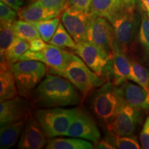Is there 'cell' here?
<instances>
[{
  "label": "cell",
  "instance_id": "obj_1",
  "mask_svg": "<svg viewBox=\"0 0 149 149\" xmlns=\"http://www.w3.org/2000/svg\"><path fill=\"white\" fill-rule=\"evenodd\" d=\"M68 79L62 76L48 74L37 86L31 97L37 109L76 106L81 101V95Z\"/></svg>",
  "mask_w": 149,
  "mask_h": 149
},
{
  "label": "cell",
  "instance_id": "obj_2",
  "mask_svg": "<svg viewBox=\"0 0 149 149\" xmlns=\"http://www.w3.org/2000/svg\"><path fill=\"white\" fill-rule=\"evenodd\" d=\"M124 103L117 87L109 80L91 93L88 101L93 115L107 129Z\"/></svg>",
  "mask_w": 149,
  "mask_h": 149
},
{
  "label": "cell",
  "instance_id": "obj_3",
  "mask_svg": "<svg viewBox=\"0 0 149 149\" xmlns=\"http://www.w3.org/2000/svg\"><path fill=\"white\" fill-rule=\"evenodd\" d=\"M114 32L116 44L128 54L135 43L140 26L139 2L126 4L109 19Z\"/></svg>",
  "mask_w": 149,
  "mask_h": 149
},
{
  "label": "cell",
  "instance_id": "obj_4",
  "mask_svg": "<svg viewBox=\"0 0 149 149\" xmlns=\"http://www.w3.org/2000/svg\"><path fill=\"white\" fill-rule=\"evenodd\" d=\"M81 109L62 107L37 109L35 116L48 138L66 135L70 124Z\"/></svg>",
  "mask_w": 149,
  "mask_h": 149
},
{
  "label": "cell",
  "instance_id": "obj_5",
  "mask_svg": "<svg viewBox=\"0 0 149 149\" xmlns=\"http://www.w3.org/2000/svg\"><path fill=\"white\" fill-rule=\"evenodd\" d=\"M19 95L31 99L37 86L45 77L48 66L36 60H22L10 64Z\"/></svg>",
  "mask_w": 149,
  "mask_h": 149
},
{
  "label": "cell",
  "instance_id": "obj_6",
  "mask_svg": "<svg viewBox=\"0 0 149 149\" xmlns=\"http://www.w3.org/2000/svg\"><path fill=\"white\" fill-rule=\"evenodd\" d=\"M56 74L68 79L79 91L83 98L107 81V79L93 72L75 54L65 70Z\"/></svg>",
  "mask_w": 149,
  "mask_h": 149
},
{
  "label": "cell",
  "instance_id": "obj_7",
  "mask_svg": "<svg viewBox=\"0 0 149 149\" xmlns=\"http://www.w3.org/2000/svg\"><path fill=\"white\" fill-rule=\"evenodd\" d=\"M74 54L64 51L63 48L46 44L42 50L33 51L29 49L19 60H36L44 63L49 68L51 74H57L65 70L72 60Z\"/></svg>",
  "mask_w": 149,
  "mask_h": 149
},
{
  "label": "cell",
  "instance_id": "obj_8",
  "mask_svg": "<svg viewBox=\"0 0 149 149\" xmlns=\"http://www.w3.org/2000/svg\"><path fill=\"white\" fill-rule=\"evenodd\" d=\"M73 51L93 72L110 81L112 59L102 50L90 42H80Z\"/></svg>",
  "mask_w": 149,
  "mask_h": 149
},
{
  "label": "cell",
  "instance_id": "obj_9",
  "mask_svg": "<svg viewBox=\"0 0 149 149\" xmlns=\"http://www.w3.org/2000/svg\"><path fill=\"white\" fill-rule=\"evenodd\" d=\"M90 14L88 42L96 45L112 59L115 42L112 25L107 19Z\"/></svg>",
  "mask_w": 149,
  "mask_h": 149
},
{
  "label": "cell",
  "instance_id": "obj_10",
  "mask_svg": "<svg viewBox=\"0 0 149 149\" xmlns=\"http://www.w3.org/2000/svg\"><path fill=\"white\" fill-rule=\"evenodd\" d=\"M61 21L76 43L88 42L91 14L68 7L62 13Z\"/></svg>",
  "mask_w": 149,
  "mask_h": 149
},
{
  "label": "cell",
  "instance_id": "obj_11",
  "mask_svg": "<svg viewBox=\"0 0 149 149\" xmlns=\"http://www.w3.org/2000/svg\"><path fill=\"white\" fill-rule=\"evenodd\" d=\"M31 114V104L26 98L17 96L0 103V126L27 120Z\"/></svg>",
  "mask_w": 149,
  "mask_h": 149
},
{
  "label": "cell",
  "instance_id": "obj_12",
  "mask_svg": "<svg viewBox=\"0 0 149 149\" xmlns=\"http://www.w3.org/2000/svg\"><path fill=\"white\" fill-rule=\"evenodd\" d=\"M66 136L78 137L95 144L101 139V133L95 120L90 113L81 109L79 114L70 124Z\"/></svg>",
  "mask_w": 149,
  "mask_h": 149
},
{
  "label": "cell",
  "instance_id": "obj_13",
  "mask_svg": "<svg viewBox=\"0 0 149 149\" xmlns=\"http://www.w3.org/2000/svg\"><path fill=\"white\" fill-rule=\"evenodd\" d=\"M141 111L125 102L107 130L119 135H133L140 122Z\"/></svg>",
  "mask_w": 149,
  "mask_h": 149
},
{
  "label": "cell",
  "instance_id": "obj_14",
  "mask_svg": "<svg viewBox=\"0 0 149 149\" xmlns=\"http://www.w3.org/2000/svg\"><path fill=\"white\" fill-rule=\"evenodd\" d=\"M35 115H31L26 122L19 140V149H40L47 144L48 139Z\"/></svg>",
  "mask_w": 149,
  "mask_h": 149
},
{
  "label": "cell",
  "instance_id": "obj_15",
  "mask_svg": "<svg viewBox=\"0 0 149 149\" xmlns=\"http://www.w3.org/2000/svg\"><path fill=\"white\" fill-rule=\"evenodd\" d=\"M141 22L139 32L130 53L137 55V60L149 68V17L139 0Z\"/></svg>",
  "mask_w": 149,
  "mask_h": 149
},
{
  "label": "cell",
  "instance_id": "obj_16",
  "mask_svg": "<svg viewBox=\"0 0 149 149\" xmlns=\"http://www.w3.org/2000/svg\"><path fill=\"white\" fill-rule=\"evenodd\" d=\"M130 57L115 42L114 51L111 59L110 81L115 86L122 85L129 80Z\"/></svg>",
  "mask_w": 149,
  "mask_h": 149
},
{
  "label": "cell",
  "instance_id": "obj_17",
  "mask_svg": "<svg viewBox=\"0 0 149 149\" xmlns=\"http://www.w3.org/2000/svg\"><path fill=\"white\" fill-rule=\"evenodd\" d=\"M117 87L126 104L140 111H149V92L144 88L128 80Z\"/></svg>",
  "mask_w": 149,
  "mask_h": 149
},
{
  "label": "cell",
  "instance_id": "obj_18",
  "mask_svg": "<svg viewBox=\"0 0 149 149\" xmlns=\"http://www.w3.org/2000/svg\"><path fill=\"white\" fill-rule=\"evenodd\" d=\"M15 79L8 61L0 62V102L18 96Z\"/></svg>",
  "mask_w": 149,
  "mask_h": 149
},
{
  "label": "cell",
  "instance_id": "obj_19",
  "mask_svg": "<svg viewBox=\"0 0 149 149\" xmlns=\"http://www.w3.org/2000/svg\"><path fill=\"white\" fill-rule=\"evenodd\" d=\"M59 15L60 13L56 11L49 10L37 4L35 1L23 7L18 12V16L21 19L30 22L49 19L59 17Z\"/></svg>",
  "mask_w": 149,
  "mask_h": 149
},
{
  "label": "cell",
  "instance_id": "obj_20",
  "mask_svg": "<svg viewBox=\"0 0 149 149\" xmlns=\"http://www.w3.org/2000/svg\"><path fill=\"white\" fill-rule=\"evenodd\" d=\"M126 4L128 3L125 2L124 0H92L90 13L109 20L117 10Z\"/></svg>",
  "mask_w": 149,
  "mask_h": 149
},
{
  "label": "cell",
  "instance_id": "obj_21",
  "mask_svg": "<svg viewBox=\"0 0 149 149\" xmlns=\"http://www.w3.org/2000/svg\"><path fill=\"white\" fill-rule=\"evenodd\" d=\"M26 120H22L1 127L0 148L8 149L13 147L21 135Z\"/></svg>",
  "mask_w": 149,
  "mask_h": 149
},
{
  "label": "cell",
  "instance_id": "obj_22",
  "mask_svg": "<svg viewBox=\"0 0 149 149\" xmlns=\"http://www.w3.org/2000/svg\"><path fill=\"white\" fill-rule=\"evenodd\" d=\"M46 149H91L94 144L88 140L72 137V138H50L46 145Z\"/></svg>",
  "mask_w": 149,
  "mask_h": 149
},
{
  "label": "cell",
  "instance_id": "obj_23",
  "mask_svg": "<svg viewBox=\"0 0 149 149\" xmlns=\"http://www.w3.org/2000/svg\"><path fill=\"white\" fill-rule=\"evenodd\" d=\"M129 80H132L149 92V68L136 59L130 58Z\"/></svg>",
  "mask_w": 149,
  "mask_h": 149
},
{
  "label": "cell",
  "instance_id": "obj_24",
  "mask_svg": "<svg viewBox=\"0 0 149 149\" xmlns=\"http://www.w3.org/2000/svg\"><path fill=\"white\" fill-rule=\"evenodd\" d=\"M11 26L16 37L29 42L36 39L41 38L37 28L32 22L20 19L19 20H16Z\"/></svg>",
  "mask_w": 149,
  "mask_h": 149
},
{
  "label": "cell",
  "instance_id": "obj_25",
  "mask_svg": "<svg viewBox=\"0 0 149 149\" xmlns=\"http://www.w3.org/2000/svg\"><path fill=\"white\" fill-rule=\"evenodd\" d=\"M109 142L119 149H139L140 148L137 138L133 135H119L111 131H108L104 137Z\"/></svg>",
  "mask_w": 149,
  "mask_h": 149
},
{
  "label": "cell",
  "instance_id": "obj_26",
  "mask_svg": "<svg viewBox=\"0 0 149 149\" xmlns=\"http://www.w3.org/2000/svg\"><path fill=\"white\" fill-rule=\"evenodd\" d=\"M30 48V44L27 41L16 37L10 46L5 52V58L11 64L19 60V58Z\"/></svg>",
  "mask_w": 149,
  "mask_h": 149
},
{
  "label": "cell",
  "instance_id": "obj_27",
  "mask_svg": "<svg viewBox=\"0 0 149 149\" xmlns=\"http://www.w3.org/2000/svg\"><path fill=\"white\" fill-rule=\"evenodd\" d=\"M48 43L57 47L61 48H68L72 50L75 48L77 45V43L67 31L61 22L59 23L55 34Z\"/></svg>",
  "mask_w": 149,
  "mask_h": 149
},
{
  "label": "cell",
  "instance_id": "obj_28",
  "mask_svg": "<svg viewBox=\"0 0 149 149\" xmlns=\"http://www.w3.org/2000/svg\"><path fill=\"white\" fill-rule=\"evenodd\" d=\"M32 23L37 28L41 38L44 42L48 43L51 41L53 35L55 34L56 30L60 23V19L59 17H57L49 19L34 22Z\"/></svg>",
  "mask_w": 149,
  "mask_h": 149
},
{
  "label": "cell",
  "instance_id": "obj_29",
  "mask_svg": "<svg viewBox=\"0 0 149 149\" xmlns=\"http://www.w3.org/2000/svg\"><path fill=\"white\" fill-rule=\"evenodd\" d=\"M15 35L11 26H1L0 31V55H4L5 52L10 46L15 39ZM5 56V55H4Z\"/></svg>",
  "mask_w": 149,
  "mask_h": 149
},
{
  "label": "cell",
  "instance_id": "obj_30",
  "mask_svg": "<svg viewBox=\"0 0 149 149\" xmlns=\"http://www.w3.org/2000/svg\"><path fill=\"white\" fill-rule=\"evenodd\" d=\"M18 13L2 2L0 3V21L1 26H12L16 21Z\"/></svg>",
  "mask_w": 149,
  "mask_h": 149
},
{
  "label": "cell",
  "instance_id": "obj_31",
  "mask_svg": "<svg viewBox=\"0 0 149 149\" xmlns=\"http://www.w3.org/2000/svg\"><path fill=\"white\" fill-rule=\"evenodd\" d=\"M35 1L44 8L60 14L68 8L67 0H35Z\"/></svg>",
  "mask_w": 149,
  "mask_h": 149
},
{
  "label": "cell",
  "instance_id": "obj_32",
  "mask_svg": "<svg viewBox=\"0 0 149 149\" xmlns=\"http://www.w3.org/2000/svg\"><path fill=\"white\" fill-rule=\"evenodd\" d=\"M92 0H67L68 7L85 13H90Z\"/></svg>",
  "mask_w": 149,
  "mask_h": 149
},
{
  "label": "cell",
  "instance_id": "obj_33",
  "mask_svg": "<svg viewBox=\"0 0 149 149\" xmlns=\"http://www.w3.org/2000/svg\"><path fill=\"white\" fill-rule=\"evenodd\" d=\"M143 148L149 149V115L145 121L139 137Z\"/></svg>",
  "mask_w": 149,
  "mask_h": 149
},
{
  "label": "cell",
  "instance_id": "obj_34",
  "mask_svg": "<svg viewBox=\"0 0 149 149\" xmlns=\"http://www.w3.org/2000/svg\"><path fill=\"white\" fill-rule=\"evenodd\" d=\"M1 2L8 6L17 13L21 10L24 5L23 0H1Z\"/></svg>",
  "mask_w": 149,
  "mask_h": 149
},
{
  "label": "cell",
  "instance_id": "obj_35",
  "mask_svg": "<svg viewBox=\"0 0 149 149\" xmlns=\"http://www.w3.org/2000/svg\"><path fill=\"white\" fill-rule=\"evenodd\" d=\"M30 50L33 51H39L42 50L46 46V42H44L42 38L36 39L29 42Z\"/></svg>",
  "mask_w": 149,
  "mask_h": 149
},
{
  "label": "cell",
  "instance_id": "obj_36",
  "mask_svg": "<svg viewBox=\"0 0 149 149\" xmlns=\"http://www.w3.org/2000/svg\"><path fill=\"white\" fill-rule=\"evenodd\" d=\"M94 144V148H97V149H115V147L113 146L111 143L109 142L107 139H100V141H98L97 142L95 143Z\"/></svg>",
  "mask_w": 149,
  "mask_h": 149
},
{
  "label": "cell",
  "instance_id": "obj_37",
  "mask_svg": "<svg viewBox=\"0 0 149 149\" xmlns=\"http://www.w3.org/2000/svg\"><path fill=\"white\" fill-rule=\"evenodd\" d=\"M139 1H140L141 4L146 10L147 15L149 17V0H139Z\"/></svg>",
  "mask_w": 149,
  "mask_h": 149
},
{
  "label": "cell",
  "instance_id": "obj_38",
  "mask_svg": "<svg viewBox=\"0 0 149 149\" xmlns=\"http://www.w3.org/2000/svg\"><path fill=\"white\" fill-rule=\"evenodd\" d=\"M124 1L126 2L128 4H137V0H124Z\"/></svg>",
  "mask_w": 149,
  "mask_h": 149
}]
</instances>
